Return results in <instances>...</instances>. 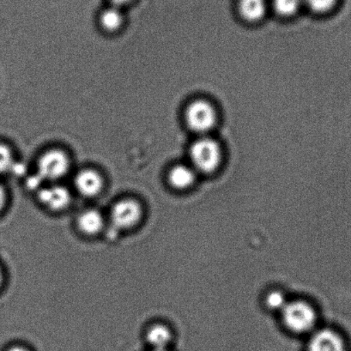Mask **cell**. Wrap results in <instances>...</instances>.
I'll return each instance as SVG.
<instances>
[{
	"label": "cell",
	"mask_w": 351,
	"mask_h": 351,
	"mask_svg": "<svg viewBox=\"0 0 351 351\" xmlns=\"http://www.w3.org/2000/svg\"><path fill=\"white\" fill-rule=\"evenodd\" d=\"M189 154L191 166L197 173H201L216 171L223 158L218 142L206 135L201 136L193 143Z\"/></svg>",
	"instance_id": "6da1fadb"
},
{
	"label": "cell",
	"mask_w": 351,
	"mask_h": 351,
	"mask_svg": "<svg viewBox=\"0 0 351 351\" xmlns=\"http://www.w3.org/2000/svg\"><path fill=\"white\" fill-rule=\"evenodd\" d=\"M285 325L291 332L304 333L315 326L316 313L315 309L305 302L287 303L282 310Z\"/></svg>",
	"instance_id": "7a4b0ae2"
},
{
	"label": "cell",
	"mask_w": 351,
	"mask_h": 351,
	"mask_svg": "<svg viewBox=\"0 0 351 351\" xmlns=\"http://www.w3.org/2000/svg\"><path fill=\"white\" fill-rule=\"evenodd\" d=\"M216 108L210 101L199 99L191 102L186 110L187 125L193 131L206 135L217 123Z\"/></svg>",
	"instance_id": "3957f363"
},
{
	"label": "cell",
	"mask_w": 351,
	"mask_h": 351,
	"mask_svg": "<svg viewBox=\"0 0 351 351\" xmlns=\"http://www.w3.org/2000/svg\"><path fill=\"white\" fill-rule=\"evenodd\" d=\"M70 168L68 156L61 149H50L40 156L37 173L43 180H56L66 175Z\"/></svg>",
	"instance_id": "277c9868"
},
{
	"label": "cell",
	"mask_w": 351,
	"mask_h": 351,
	"mask_svg": "<svg viewBox=\"0 0 351 351\" xmlns=\"http://www.w3.org/2000/svg\"><path fill=\"white\" fill-rule=\"evenodd\" d=\"M142 215V206L137 200L125 199L118 201L111 210L112 228L117 231L128 230L138 224Z\"/></svg>",
	"instance_id": "5b68a950"
},
{
	"label": "cell",
	"mask_w": 351,
	"mask_h": 351,
	"mask_svg": "<svg viewBox=\"0 0 351 351\" xmlns=\"http://www.w3.org/2000/svg\"><path fill=\"white\" fill-rule=\"evenodd\" d=\"M40 202L51 210L59 211L66 209L71 200V193L62 186H50L40 189Z\"/></svg>",
	"instance_id": "8992f818"
},
{
	"label": "cell",
	"mask_w": 351,
	"mask_h": 351,
	"mask_svg": "<svg viewBox=\"0 0 351 351\" xmlns=\"http://www.w3.org/2000/svg\"><path fill=\"white\" fill-rule=\"evenodd\" d=\"M308 351H346L342 337L330 329H322L312 337Z\"/></svg>",
	"instance_id": "52a82bcc"
},
{
	"label": "cell",
	"mask_w": 351,
	"mask_h": 351,
	"mask_svg": "<svg viewBox=\"0 0 351 351\" xmlns=\"http://www.w3.org/2000/svg\"><path fill=\"white\" fill-rule=\"evenodd\" d=\"M74 183L78 192L88 197L97 196L104 187L100 173L93 169L81 170L75 177Z\"/></svg>",
	"instance_id": "ba28073f"
},
{
	"label": "cell",
	"mask_w": 351,
	"mask_h": 351,
	"mask_svg": "<svg viewBox=\"0 0 351 351\" xmlns=\"http://www.w3.org/2000/svg\"><path fill=\"white\" fill-rule=\"evenodd\" d=\"M197 172L191 165H176L170 170L169 182L176 189H187L196 180Z\"/></svg>",
	"instance_id": "9c48e42d"
},
{
	"label": "cell",
	"mask_w": 351,
	"mask_h": 351,
	"mask_svg": "<svg viewBox=\"0 0 351 351\" xmlns=\"http://www.w3.org/2000/svg\"><path fill=\"white\" fill-rule=\"evenodd\" d=\"M104 219L100 211L90 209L84 210L77 218V226L82 233L93 236L104 228Z\"/></svg>",
	"instance_id": "30bf717a"
},
{
	"label": "cell",
	"mask_w": 351,
	"mask_h": 351,
	"mask_svg": "<svg viewBox=\"0 0 351 351\" xmlns=\"http://www.w3.org/2000/svg\"><path fill=\"white\" fill-rule=\"evenodd\" d=\"M238 8L241 16L247 21H260L267 14V0H239Z\"/></svg>",
	"instance_id": "8fae6325"
},
{
	"label": "cell",
	"mask_w": 351,
	"mask_h": 351,
	"mask_svg": "<svg viewBox=\"0 0 351 351\" xmlns=\"http://www.w3.org/2000/svg\"><path fill=\"white\" fill-rule=\"evenodd\" d=\"M145 337L153 350H166L172 339V333L166 326L156 324L149 327Z\"/></svg>",
	"instance_id": "7c38bea8"
},
{
	"label": "cell",
	"mask_w": 351,
	"mask_h": 351,
	"mask_svg": "<svg viewBox=\"0 0 351 351\" xmlns=\"http://www.w3.org/2000/svg\"><path fill=\"white\" fill-rule=\"evenodd\" d=\"M100 25L105 30L108 32H114L121 28L123 23V15H122L121 8L110 5L102 11L99 19Z\"/></svg>",
	"instance_id": "4fadbf2b"
},
{
	"label": "cell",
	"mask_w": 351,
	"mask_h": 351,
	"mask_svg": "<svg viewBox=\"0 0 351 351\" xmlns=\"http://www.w3.org/2000/svg\"><path fill=\"white\" fill-rule=\"evenodd\" d=\"M303 0H272V8L278 15L291 16L299 11Z\"/></svg>",
	"instance_id": "5bb4252c"
},
{
	"label": "cell",
	"mask_w": 351,
	"mask_h": 351,
	"mask_svg": "<svg viewBox=\"0 0 351 351\" xmlns=\"http://www.w3.org/2000/svg\"><path fill=\"white\" fill-rule=\"evenodd\" d=\"M15 162L11 148L4 143H0V173L11 172Z\"/></svg>",
	"instance_id": "9a60e30c"
},
{
	"label": "cell",
	"mask_w": 351,
	"mask_h": 351,
	"mask_svg": "<svg viewBox=\"0 0 351 351\" xmlns=\"http://www.w3.org/2000/svg\"><path fill=\"white\" fill-rule=\"evenodd\" d=\"M303 2L312 12L324 14L335 8L337 0H303Z\"/></svg>",
	"instance_id": "2e32d148"
},
{
	"label": "cell",
	"mask_w": 351,
	"mask_h": 351,
	"mask_svg": "<svg viewBox=\"0 0 351 351\" xmlns=\"http://www.w3.org/2000/svg\"><path fill=\"white\" fill-rule=\"evenodd\" d=\"M267 304L268 308L276 310H282L287 304L285 296L279 291H272L267 296Z\"/></svg>",
	"instance_id": "e0dca14e"
},
{
	"label": "cell",
	"mask_w": 351,
	"mask_h": 351,
	"mask_svg": "<svg viewBox=\"0 0 351 351\" xmlns=\"http://www.w3.org/2000/svg\"><path fill=\"white\" fill-rule=\"evenodd\" d=\"M43 180L40 178V176L37 173L36 176L29 177L28 180V186L29 189H38L40 184H42Z\"/></svg>",
	"instance_id": "ac0fdd59"
},
{
	"label": "cell",
	"mask_w": 351,
	"mask_h": 351,
	"mask_svg": "<svg viewBox=\"0 0 351 351\" xmlns=\"http://www.w3.org/2000/svg\"><path fill=\"white\" fill-rule=\"evenodd\" d=\"M131 1L132 0H109L111 5L118 8H123V6L128 5Z\"/></svg>",
	"instance_id": "d6986e66"
},
{
	"label": "cell",
	"mask_w": 351,
	"mask_h": 351,
	"mask_svg": "<svg viewBox=\"0 0 351 351\" xmlns=\"http://www.w3.org/2000/svg\"><path fill=\"white\" fill-rule=\"evenodd\" d=\"M6 203V193L4 187L0 185V210L4 208Z\"/></svg>",
	"instance_id": "ffe728a7"
},
{
	"label": "cell",
	"mask_w": 351,
	"mask_h": 351,
	"mask_svg": "<svg viewBox=\"0 0 351 351\" xmlns=\"http://www.w3.org/2000/svg\"><path fill=\"white\" fill-rule=\"evenodd\" d=\"M8 351H29L28 349H26L25 347L22 346H15L11 348V349H9Z\"/></svg>",
	"instance_id": "44dd1931"
},
{
	"label": "cell",
	"mask_w": 351,
	"mask_h": 351,
	"mask_svg": "<svg viewBox=\"0 0 351 351\" xmlns=\"http://www.w3.org/2000/svg\"><path fill=\"white\" fill-rule=\"evenodd\" d=\"M3 281V274L1 271V269H0V285H1Z\"/></svg>",
	"instance_id": "7402d4cb"
},
{
	"label": "cell",
	"mask_w": 351,
	"mask_h": 351,
	"mask_svg": "<svg viewBox=\"0 0 351 351\" xmlns=\"http://www.w3.org/2000/svg\"><path fill=\"white\" fill-rule=\"evenodd\" d=\"M153 351H168L167 350H153Z\"/></svg>",
	"instance_id": "603a6c76"
}]
</instances>
